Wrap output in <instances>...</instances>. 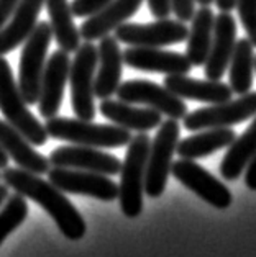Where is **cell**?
Returning a JSON list of instances; mask_svg holds the SVG:
<instances>
[{
	"instance_id": "29",
	"label": "cell",
	"mask_w": 256,
	"mask_h": 257,
	"mask_svg": "<svg viewBox=\"0 0 256 257\" xmlns=\"http://www.w3.org/2000/svg\"><path fill=\"white\" fill-rule=\"evenodd\" d=\"M236 10L248 40L256 48V0H236Z\"/></svg>"
},
{
	"instance_id": "37",
	"label": "cell",
	"mask_w": 256,
	"mask_h": 257,
	"mask_svg": "<svg viewBox=\"0 0 256 257\" xmlns=\"http://www.w3.org/2000/svg\"><path fill=\"white\" fill-rule=\"evenodd\" d=\"M7 197H9V187L5 184H0V206L7 200Z\"/></svg>"
},
{
	"instance_id": "9",
	"label": "cell",
	"mask_w": 256,
	"mask_h": 257,
	"mask_svg": "<svg viewBox=\"0 0 256 257\" xmlns=\"http://www.w3.org/2000/svg\"><path fill=\"white\" fill-rule=\"evenodd\" d=\"M115 40L130 46L163 48L187 40L189 28L186 23L171 18H159L153 23H122L115 28Z\"/></svg>"
},
{
	"instance_id": "11",
	"label": "cell",
	"mask_w": 256,
	"mask_h": 257,
	"mask_svg": "<svg viewBox=\"0 0 256 257\" xmlns=\"http://www.w3.org/2000/svg\"><path fill=\"white\" fill-rule=\"evenodd\" d=\"M48 180L64 193L86 195L102 202H114L118 198V185L104 174L54 167L48 171Z\"/></svg>"
},
{
	"instance_id": "4",
	"label": "cell",
	"mask_w": 256,
	"mask_h": 257,
	"mask_svg": "<svg viewBox=\"0 0 256 257\" xmlns=\"http://www.w3.org/2000/svg\"><path fill=\"white\" fill-rule=\"evenodd\" d=\"M0 111L5 121L20 131L33 146L46 144L49 136L45 124L28 110V103L25 102L12 67L4 56H0Z\"/></svg>"
},
{
	"instance_id": "13",
	"label": "cell",
	"mask_w": 256,
	"mask_h": 257,
	"mask_svg": "<svg viewBox=\"0 0 256 257\" xmlns=\"http://www.w3.org/2000/svg\"><path fill=\"white\" fill-rule=\"evenodd\" d=\"M69 53L62 51V49H56L46 61L38 97V110L45 120L58 116L59 113L62 97H64V89L67 79H69Z\"/></svg>"
},
{
	"instance_id": "25",
	"label": "cell",
	"mask_w": 256,
	"mask_h": 257,
	"mask_svg": "<svg viewBox=\"0 0 256 257\" xmlns=\"http://www.w3.org/2000/svg\"><path fill=\"white\" fill-rule=\"evenodd\" d=\"M235 131L232 128H210L202 133L192 135L178 143L176 153L183 159H202L207 156L228 148L235 141Z\"/></svg>"
},
{
	"instance_id": "24",
	"label": "cell",
	"mask_w": 256,
	"mask_h": 257,
	"mask_svg": "<svg viewBox=\"0 0 256 257\" xmlns=\"http://www.w3.org/2000/svg\"><path fill=\"white\" fill-rule=\"evenodd\" d=\"M46 10L49 15V27H51L53 38L59 49L66 53H76L80 46V33L74 23V15L71 4L67 0H45Z\"/></svg>"
},
{
	"instance_id": "14",
	"label": "cell",
	"mask_w": 256,
	"mask_h": 257,
	"mask_svg": "<svg viewBox=\"0 0 256 257\" xmlns=\"http://www.w3.org/2000/svg\"><path fill=\"white\" fill-rule=\"evenodd\" d=\"M49 164L53 167H66V169H79V171H89L104 175H117L120 174L122 162L118 158L107 154L97 148L79 146H61L49 154Z\"/></svg>"
},
{
	"instance_id": "21",
	"label": "cell",
	"mask_w": 256,
	"mask_h": 257,
	"mask_svg": "<svg viewBox=\"0 0 256 257\" xmlns=\"http://www.w3.org/2000/svg\"><path fill=\"white\" fill-rule=\"evenodd\" d=\"M0 148L9 156V159L15 161V164L23 171L36 175L48 174L51 166L49 161L36 151L20 131L5 120H0Z\"/></svg>"
},
{
	"instance_id": "40",
	"label": "cell",
	"mask_w": 256,
	"mask_h": 257,
	"mask_svg": "<svg viewBox=\"0 0 256 257\" xmlns=\"http://www.w3.org/2000/svg\"><path fill=\"white\" fill-rule=\"evenodd\" d=\"M0 177H2V175H0Z\"/></svg>"
},
{
	"instance_id": "17",
	"label": "cell",
	"mask_w": 256,
	"mask_h": 257,
	"mask_svg": "<svg viewBox=\"0 0 256 257\" xmlns=\"http://www.w3.org/2000/svg\"><path fill=\"white\" fill-rule=\"evenodd\" d=\"M97 48V71L94 79V95L97 98H110L115 95L118 85L122 82V71H123V54L118 46L115 36H104L99 40Z\"/></svg>"
},
{
	"instance_id": "1",
	"label": "cell",
	"mask_w": 256,
	"mask_h": 257,
	"mask_svg": "<svg viewBox=\"0 0 256 257\" xmlns=\"http://www.w3.org/2000/svg\"><path fill=\"white\" fill-rule=\"evenodd\" d=\"M0 175L9 189H14L25 198H31L35 203H38L54 219L59 231L67 239H82L87 231L84 218L58 187L20 167H5L4 174Z\"/></svg>"
},
{
	"instance_id": "39",
	"label": "cell",
	"mask_w": 256,
	"mask_h": 257,
	"mask_svg": "<svg viewBox=\"0 0 256 257\" xmlns=\"http://www.w3.org/2000/svg\"><path fill=\"white\" fill-rule=\"evenodd\" d=\"M254 71H256V56H254Z\"/></svg>"
},
{
	"instance_id": "28",
	"label": "cell",
	"mask_w": 256,
	"mask_h": 257,
	"mask_svg": "<svg viewBox=\"0 0 256 257\" xmlns=\"http://www.w3.org/2000/svg\"><path fill=\"white\" fill-rule=\"evenodd\" d=\"M28 216V203L23 195L14 193L7 197L5 206L0 210V246L12 231H15Z\"/></svg>"
},
{
	"instance_id": "34",
	"label": "cell",
	"mask_w": 256,
	"mask_h": 257,
	"mask_svg": "<svg viewBox=\"0 0 256 257\" xmlns=\"http://www.w3.org/2000/svg\"><path fill=\"white\" fill-rule=\"evenodd\" d=\"M245 184L251 192H256V154L245 169Z\"/></svg>"
},
{
	"instance_id": "33",
	"label": "cell",
	"mask_w": 256,
	"mask_h": 257,
	"mask_svg": "<svg viewBox=\"0 0 256 257\" xmlns=\"http://www.w3.org/2000/svg\"><path fill=\"white\" fill-rule=\"evenodd\" d=\"M18 2H20V0H0V30L9 22V18L14 14Z\"/></svg>"
},
{
	"instance_id": "26",
	"label": "cell",
	"mask_w": 256,
	"mask_h": 257,
	"mask_svg": "<svg viewBox=\"0 0 256 257\" xmlns=\"http://www.w3.org/2000/svg\"><path fill=\"white\" fill-rule=\"evenodd\" d=\"M253 123L246 128V131L240 138L228 146V151L220 164V174L225 180H236L245 172L249 161L256 154V115L253 116Z\"/></svg>"
},
{
	"instance_id": "31",
	"label": "cell",
	"mask_w": 256,
	"mask_h": 257,
	"mask_svg": "<svg viewBox=\"0 0 256 257\" xmlns=\"http://www.w3.org/2000/svg\"><path fill=\"white\" fill-rule=\"evenodd\" d=\"M171 10L179 22H191L196 12V0H171Z\"/></svg>"
},
{
	"instance_id": "16",
	"label": "cell",
	"mask_w": 256,
	"mask_h": 257,
	"mask_svg": "<svg viewBox=\"0 0 256 257\" xmlns=\"http://www.w3.org/2000/svg\"><path fill=\"white\" fill-rule=\"evenodd\" d=\"M123 64L143 72H159V74H189L192 64L186 54L164 51L161 48H140L132 46L125 49Z\"/></svg>"
},
{
	"instance_id": "10",
	"label": "cell",
	"mask_w": 256,
	"mask_h": 257,
	"mask_svg": "<svg viewBox=\"0 0 256 257\" xmlns=\"http://www.w3.org/2000/svg\"><path fill=\"white\" fill-rule=\"evenodd\" d=\"M115 95L122 102L132 105H145L148 108L159 111L173 120H181L187 113V105L183 98L176 97L166 87H161L151 80L132 79L118 85Z\"/></svg>"
},
{
	"instance_id": "2",
	"label": "cell",
	"mask_w": 256,
	"mask_h": 257,
	"mask_svg": "<svg viewBox=\"0 0 256 257\" xmlns=\"http://www.w3.org/2000/svg\"><path fill=\"white\" fill-rule=\"evenodd\" d=\"M48 136L79 146L97 149H114L127 146L132 133L117 124H99L87 120H72L66 116L48 118L45 123Z\"/></svg>"
},
{
	"instance_id": "8",
	"label": "cell",
	"mask_w": 256,
	"mask_h": 257,
	"mask_svg": "<svg viewBox=\"0 0 256 257\" xmlns=\"http://www.w3.org/2000/svg\"><path fill=\"white\" fill-rule=\"evenodd\" d=\"M256 115V92L240 95L238 100H228L205 108H199L192 113H186L184 128L187 131H202L210 128H230L249 120Z\"/></svg>"
},
{
	"instance_id": "32",
	"label": "cell",
	"mask_w": 256,
	"mask_h": 257,
	"mask_svg": "<svg viewBox=\"0 0 256 257\" xmlns=\"http://www.w3.org/2000/svg\"><path fill=\"white\" fill-rule=\"evenodd\" d=\"M148 2V9L151 12V15L159 18H167L171 14V0H146Z\"/></svg>"
},
{
	"instance_id": "7",
	"label": "cell",
	"mask_w": 256,
	"mask_h": 257,
	"mask_svg": "<svg viewBox=\"0 0 256 257\" xmlns=\"http://www.w3.org/2000/svg\"><path fill=\"white\" fill-rule=\"evenodd\" d=\"M97 46L92 41H86L76 49L69 67L71 103L79 120L92 121L96 118L94 103V79L97 71Z\"/></svg>"
},
{
	"instance_id": "27",
	"label": "cell",
	"mask_w": 256,
	"mask_h": 257,
	"mask_svg": "<svg viewBox=\"0 0 256 257\" xmlns=\"http://www.w3.org/2000/svg\"><path fill=\"white\" fill-rule=\"evenodd\" d=\"M254 72V48L248 38L236 41L228 62V80L233 93L245 95L251 90Z\"/></svg>"
},
{
	"instance_id": "15",
	"label": "cell",
	"mask_w": 256,
	"mask_h": 257,
	"mask_svg": "<svg viewBox=\"0 0 256 257\" xmlns=\"http://www.w3.org/2000/svg\"><path fill=\"white\" fill-rule=\"evenodd\" d=\"M236 45V22L230 12L215 15L210 51L205 61V76L210 80H220L227 72L230 58Z\"/></svg>"
},
{
	"instance_id": "30",
	"label": "cell",
	"mask_w": 256,
	"mask_h": 257,
	"mask_svg": "<svg viewBox=\"0 0 256 257\" xmlns=\"http://www.w3.org/2000/svg\"><path fill=\"white\" fill-rule=\"evenodd\" d=\"M110 0H74L71 4V10L74 17L87 18L99 12L102 7H105Z\"/></svg>"
},
{
	"instance_id": "35",
	"label": "cell",
	"mask_w": 256,
	"mask_h": 257,
	"mask_svg": "<svg viewBox=\"0 0 256 257\" xmlns=\"http://www.w3.org/2000/svg\"><path fill=\"white\" fill-rule=\"evenodd\" d=\"M220 12H232L236 7V0H214Z\"/></svg>"
},
{
	"instance_id": "36",
	"label": "cell",
	"mask_w": 256,
	"mask_h": 257,
	"mask_svg": "<svg viewBox=\"0 0 256 257\" xmlns=\"http://www.w3.org/2000/svg\"><path fill=\"white\" fill-rule=\"evenodd\" d=\"M5 167H9V156L0 148V171H4Z\"/></svg>"
},
{
	"instance_id": "20",
	"label": "cell",
	"mask_w": 256,
	"mask_h": 257,
	"mask_svg": "<svg viewBox=\"0 0 256 257\" xmlns=\"http://www.w3.org/2000/svg\"><path fill=\"white\" fill-rule=\"evenodd\" d=\"M45 0H20L9 22L0 30V56L23 45L38 23Z\"/></svg>"
},
{
	"instance_id": "22",
	"label": "cell",
	"mask_w": 256,
	"mask_h": 257,
	"mask_svg": "<svg viewBox=\"0 0 256 257\" xmlns=\"http://www.w3.org/2000/svg\"><path fill=\"white\" fill-rule=\"evenodd\" d=\"M99 110L117 126L128 131H138V133H146L149 130L158 128L163 121V115L159 111L148 106H135L122 100L104 98Z\"/></svg>"
},
{
	"instance_id": "18",
	"label": "cell",
	"mask_w": 256,
	"mask_h": 257,
	"mask_svg": "<svg viewBox=\"0 0 256 257\" xmlns=\"http://www.w3.org/2000/svg\"><path fill=\"white\" fill-rule=\"evenodd\" d=\"M145 0H110L94 15L87 17L79 33L84 41H97L110 35L128 18H132L141 9Z\"/></svg>"
},
{
	"instance_id": "3",
	"label": "cell",
	"mask_w": 256,
	"mask_h": 257,
	"mask_svg": "<svg viewBox=\"0 0 256 257\" xmlns=\"http://www.w3.org/2000/svg\"><path fill=\"white\" fill-rule=\"evenodd\" d=\"M151 140L146 133H138L127 144V154L120 169L118 200L120 208L127 218H136L143 211V193H145L146 161Z\"/></svg>"
},
{
	"instance_id": "19",
	"label": "cell",
	"mask_w": 256,
	"mask_h": 257,
	"mask_svg": "<svg viewBox=\"0 0 256 257\" xmlns=\"http://www.w3.org/2000/svg\"><path fill=\"white\" fill-rule=\"evenodd\" d=\"M164 87L179 98H189L210 105L228 102L233 95L228 84L210 79H192L187 77V74H169V76H166Z\"/></svg>"
},
{
	"instance_id": "6",
	"label": "cell",
	"mask_w": 256,
	"mask_h": 257,
	"mask_svg": "<svg viewBox=\"0 0 256 257\" xmlns=\"http://www.w3.org/2000/svg\"><path fill=\"white\" fill-rule=\"evenodd\" d=\"M53 40L51 27L46 22L36 23L35 30L23 43L18 71V89L28 105L38 103L41 77L46 66V53Z\"/></svg>"
},
{
	"instance_id": "23",
	"label": "cell",
	"mask_w": 256,
	"mask_h": 257,
	"mask_svg": "<svg viewBox=\"0 0 256 257\" xmlns=\"http://www.w3.org/2000/svg\"><path fill=\"white\" fill-rule=\"evenodd\" d=\"M215 14L210 7H201L191 18V28L187 33L186 56L192 66L202 67L207 61L214 33Z\"/></svg>"
},
{
	"instance_id": "38",
	"label": "cell",
	"mask_w": 256,
	"mask_h": 257,
	"mask_svg": "<svg viewBox=\"0 0 256 257\" xmlns=\"http://www.w3.org/2000/svg\"><path fill=\"white\" fill-rule=\"evenodd\" d=\"M196 2L201 4V7H209L210 4H214V0H196Z\"/></svg>"
},
{
	"instance_id": "5",
	"label": "cell",
	"mask_w": 256,
	"mask_h": 257,
	"mask_svg": "<svg viewBox=\"0 0 256 257\" xmlns=\"http://www.w3.org/2000/svg\"><path fill=\"white\" fill-rule=\"evenodd\" d=\"M181 128L178 120L161 121L154 140L149 144L145 175V193L149 198H159L166 190L167 177L171 174L173 156L176 154Z\"/></svg>"
},
{
	"instance_id": "12",
	"label": "cell",
	"mask_w": 256,
	"mask_h": 257,
	"mask_svg": "<svg viewBox=\"0 0 256 257\" xmlns=\"http://www.w3.org/2000/svg\"><path fill=\"white\" fill-rule=\"evenodd\" d=\"M171 174L176 177L186 189L194 192L204 202L215 206L218 210H227L232 205V192L215 179L207 169L199 166L194 159H183L173 162Z\"/></svg>"
}]
</instances>
